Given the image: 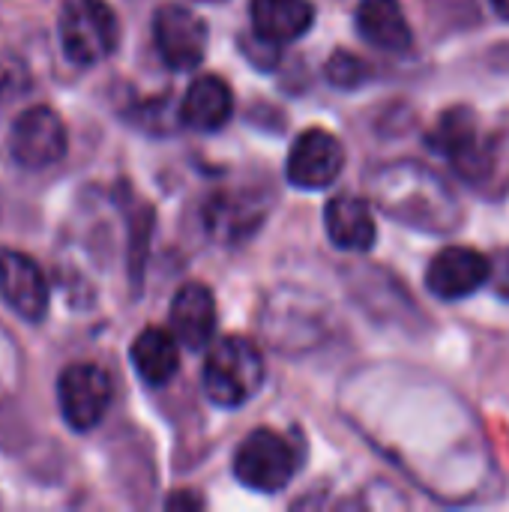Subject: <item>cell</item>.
Here are the masks:
<instances>
[{
  "label": "cell",
  "instance_id": "1",
  "mask_svg": "<svg viewBox=\"0 0 509 512\" xmlns=\"http://www.w3.org/2000/svg\"><path fill=\"white\" fill-rule=\"evenodd\" d=\"M264 378H267V369H264L261 351L240 336H225L210 348L204 360L201 384L213 405L243 408L246 402L258 396V390L264 387Z\"/></svg>",
  "mask_w": 509,
  "mask_h": 512
},
{
  "label": "cell",
  "instance_id": "2",
  "mask_svg": "<svg viewBox=\"0 0 509 512\" xmlns=\"http://www.w3.org/2000/svg\"><path fill=\"white\" fill-rule=\"evenodd\" d=\"M57 27L63 54L78 66H96L120 45V21L105 0H66Z\"/></svg>",
  "mask_w": 509,
  "mask_h": 512
},
{
  "label": "cell",
  "instance_id": "3",
  "mask_svg": "<svg viewBox=\"0 0 509 512\" xmlns=\"http://www.w3.org/2000/svg\"><path fill=\"white\" fill-rule=\"evenodd\" d=\"M426 144L432 153L444 156L465 180H483L495 165V156L480 135L477 114L465 105L444 111L435 129L426 135Z\"/></svg>",
  "mask_w": 509,
  "mask_h": 512
},
{
  "label": "cell",
  "instance_id": "4",
  "mask_svg": "<svg viewBox=\"0 0 509 512\" xmlns=\"http://www.w3.org/2000/svg\"><path fill=\"white\" fill-rule=\"evenodd\" d=\"M297 474V456L291 444L273 429H255L234 456V477L261 495L282 492Z\"/></svg>",
  "mask_w": 509,
  "mask_h": 512
},
{
  "label": "cell",
  "instance_id": "5",
  "mask_svg": "<svg viewBox=\"0 0 509 512\" xmlns=\"http://www.w3.org/2000/svg\"><path fill=\"white\" fill-rule=\"evenodd\" d=\"M114 399V381L102 366H66L57 378V405L75 432H90L102 423Z\"/></svg>",
  "mask_w": 509,
  "mask_h": 512
},
{
  "label": "cell",
  "instance_id": "6",
  "mask_svg": "<svg viewBox=\"0 0 509 512\" xmlns=\"http://www.w3.org/2000/svg\"><path fill=\"white\" fill-rule=\"evenodd\" d=\"M69 135L60 114L48 105H33L21 111L9 129V156L15 165L42 171L57 165L66 156Z\"/></svg>",
  "mask_w": 509,
  "mask_h": 512
},
{
  "label": "cell",
  "instance_id": "7",
  "mask_svg": "<svg viewBox=\"0 0 509 512\" xmlns=\"http://www.w3.org/2000/svg\"><path fill=\"white\" fill-rule=\"evenodd\" d=\"M492 261L471 246H447L426 267V288L441 303H462L489 285Z\"/></svg>",
  "mask_w": 509,
  "mask_h": 512
},
{
  "label": "cell",
  "instance_id": "8",
  "mask_svg": "<svg viewBox=\"0 0 509 512\" xmlns=\"http://www.w3.org/2000/svg\"><path fill=\"white\" fill-rule=\"evenodd\" d=\"M342 171H345V147L333 132L306 129L291 144L288 165H285L291 186L306 189V192H318V189L333 186Z\"/></svg>",
  "mask_w": 509,
  "mask_h": 512
},
{
  "label": "cell",
  "instance_id": "9",
  "mask_svg": "<svg viewBox=\"0 0 509 512\" xmlns=\"http://www.w3.org/2000/svg\"><path fill=\"white\" fill-rule=\"evenodd\" d=\"M153 42L165 66L186 72L204 60L207 51V24L186 6L165 3L153 15Z\"/></svg>",
  "mask_w": 509,
  "mask_h": 512
},
{
  "label": "cell",
  "instance_id": "10",
  "mask_svg": "<svg viewBox=\"0 0 509 512\" xmlns=\"http://www.w3.org/2000/svg\"><path fill=\"white\" fill-rule=\"evenodd\" d=\"M0 294L24 321H42L48 312V282L39 264L15 249H0Z\"/></svg>",
  "mask_w": 509,
  "mask_h": 512
},
{
  "label": "cell",
  "instance_id": "11",
  "mask_svg": "<svg viewBox=\"0 0 509 512\" xmlns=\"http://www.w3.org/2000/svg\"><path fill=\"white\" fill-rule=\"evenodd\" d=\"M171 336L189 351H204L216 336V300L201 282H186L171 300Z\"/></svg>",
  "mask_w": 509,
  "mask_h": 512
},
{
  "label": "cell",
  "instance_id": "12",
  "mask_svg": "<svg viewBox=\"0 0 509 512\" xmlns=\"http://www.w3.org/2000/svg\"><path fill=\"white\" fill-rule=\"evenodd\" d=\"M324 228L336 249L369 252L378 240V225L372 207L357 195H336L324 207Z\"/></svg>",
  "mask_w": 509,
  "mask_h": 512
},
{
  "label": "cell",
  "instance_id": "13",
  "mask_svg": "<svg viewBox=\"0 0 509 512\" xmlns=\"http://www.w3.org/2000/svg\"><path fill=\"white\" fill-rule=\"evenodd\" d=\"M357 33L378 51L405 54L414 48V30L399 0H360Z\"/></svg>",
  "mask_w": 509,
  "mask_h": 512
},
{
  "label": "cell",
  "instance_id": "14",
  "mask_svg": "<svg viewBox=\"0 0 509 512\" xmlns=\"http://www.w3.org/2000/svg\"><path fill=\"white\" fill-rule=\"evenodd\" d=\"M315 24V9L309 0H252L255 36L273 48L297 42Z\"/></svg>",
  "mask_w": 509,
  "mask_h": 512
},
{
  "label": "cell",
  "instance_id": "15",
  "mask_svg": "<svg viewBox=\"0 0 509 512\" xmlns=\"http://www.w3.org/2000/svg\"><path fill=\"white\" fill-rule=\"evenodd\" d=\"M234 114V93L225 78L219 75H201L189 84L180 120L195 132H219Z\"/></svg>",
  "mask_w": 509,
  "mask_h": 512
},
{
  "label": "cell",
  "instance_id": "16",
  "mask_svg": "<svg viewBox=\"0 0 509 512\" xmlns=\"http://www.w3.org/2000/svg\"><path fill=\"white\" fill-rule=\"evenodd\" d=\"M264 219L261 201L249 195H216L204 210V228L219 243H240L258 231Z\"/></svg>",
  "mask_w": 509,
  "mask_h": 512
},
{
  "label": "cell",
  "instance_id": "17",
  "mask_svg": "<svg viewBox=\"0 0 509 512\" xmlns=\"http://www.w3.org/2000/svg\"><path fill=\"white\" fill-rule=\"evenodd\" d=\"M132 366L147 387H165L180 366V345L168 330L147 327L132 342Z\"/></svg>",
  "mask_w": 509,
  "mask_h": 512
},
{
  "label": "cell",
  "instance_id": "18",
  "mask_svg": "<svg viewBox=\"0 0 509 512\" xmlns=\"http://www.w3.org/2000/svg\"><path fill=\"white\" fill-rule=\"evenodd\" d=\"M327 78L333 87L339 90H357L363 87L369 78H372V69L351 51H336L330 60H327Z\"/></svg>",
  "mask_w": 509,
  "mask_h": 512
},
{
  "label": "cell",
  "instance_id": "19",
  "mask_svg": "<svg viewBox=\"0 0 509 512\" xmlns=\"http://www.w3.org/2000/svg\"><path fill=\"white\" fill-rule=\"evenodd\" d=\"M495 279V288H498V294L509 300V252L507 258H504V264L501 267H492V276H489V282Z\"/></svg>",
  "mask_w": 509,
  "mask_h": 512
},
{
  "label": "cell",
  "instance_id": "20",
  "mask_svg": "<svg viewBox=\"0 0 509 512\" xmlns=\"http://www.w3.org/2000/svg\"><path fill=\"white\" fill-rule=\"evenodd\" d=\"M489 3H492V9L509 24V0H489Z\"/></svg>",
  "mask_w": 509,
  "mask_h": 512
},
{
  "label": "cell",
  "instance_id": "21",
  "mask_svg": "<svg viewBox=\"0 0 509 512\" xmlns=\"http://www.w3.org/2000/svg\"><path fill=\"white\" fill-rule=\"evenodd\" d=\"M201 3H219V0H201Z\"/></svg>",
  "mask_w": 509,
  "mask_h": 512
}]
</instances>
